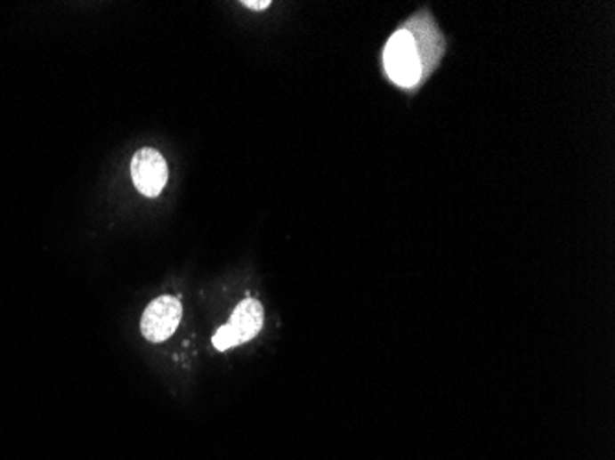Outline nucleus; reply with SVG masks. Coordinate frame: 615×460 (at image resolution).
<instances>
[{"label": "nucleus", "mask_w": 615, "mask_h": 460, "mask_svg": "<svg viewBox=\"0 0 615 460\" xmlns=\"http://www.w3.org/2000/svg\"><path fill=\"white\" fill-rule=\"evenodd\" d=\"M444 53V39L427 12L409 19L384 48V67L392 84L415 89L433 72Z\"/></svg>", "instance_id": "obj_1"}, {"label": "nucleus", "mask_w": 615, "mask_h": 460, "mask_svg": "<svg viewBox=\"0 0 615 460\" xmlns=\"http://www.w3.org/2000/svg\"><path fill=\"white\" fill-rule=\"evenodd\" d=\"M263 327V308L255 299H246L239 303L229 320L222 327L216 335L212 337V344L216 350H229L232 346L244 344L258 335Z\"/></svg>", "instance_id": "obj_2"}, {"label": "nucleus", "mask_w": 615, "mask_h": 460, "mask_svg": "<svg viewBox=\"0 0 615 460\" xmlns=\"http://www.w3.org/2000/svg\"><path fill=\"white\" fill-rule=\"evenodd\" d=\"M182 315L181 301L175 296L165 295L153 301L141 320L142 335L151 343H163L174 335Z\"/></svg>", "instance_id": "obj_3"}, {"label": "nucleus", "mask_w": 615, "mask_h": 460, "mask_svg": "<svg viewBox=\"0 0 615 460\" xmlns=\"http://www.w3.org/2000/svg\"><path fill=\"white\" fill-rule=\"evenodd\" d=\"M131 177L142 196L157 198L168 181V165L165 157L153 148L139 149L131 160Z\"/></svg>", "instance_id": "obj_4"}, {"label": "nucleus", "mask_w": 615, "mask_h": 460, "mask_svg": "<svg viewBox=\"0 0 615 460\" xmlns=\"http://www.w3.org/2000/svg\"><path fill=\"white\" fill-rule=\"evenodd\" d=\"M242 4H244L246 8H249V10H256V12H260V10H267V8L271 6L270 0H244Z\"/></svg>", "instance_id": "obj_5"}]
</instances>
